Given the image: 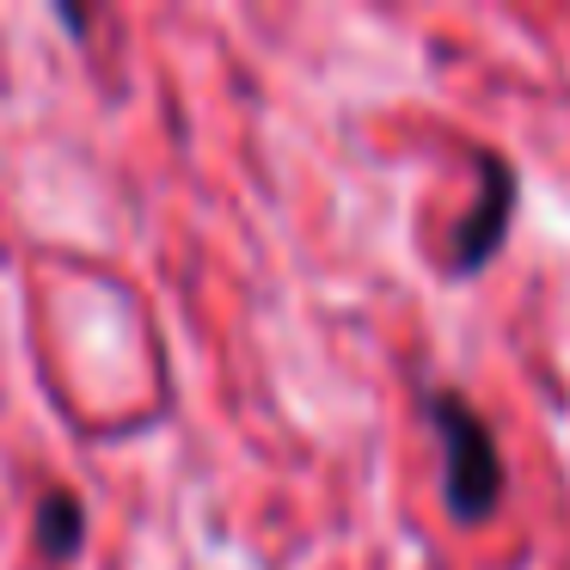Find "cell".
<instances>
[{
    "label": "cell",
    "mask_w": 570,
    "mask_h": 570,
    "mask_svg": "<svg viewBox=\"0 0 570 570\" xmlns=\"http://www.w3.org/2000/svg\"><path fill=\"white\" fill-rule=\"evenodd\" d=\"M31 540L50 564H68L87 540V503L75 491H43L38 497V515H31Z\"/></svg>",
    "instance_id": "cell-3"
},
{
    "label": "cell",
    "mask_w": 570,
    "mask_h": 570,
    "mask_svg": "<svg viewBox=\"0 0 570 570\" xmlns=\"http://www.w3.org/2000/svg\"><path fill=\"white\" fill-rule=\"evenodd\" d=\"M423 423H430L435 448H442V509H448V521H460V528L491 521L497 503H503L509 466H503V448H497L484 411L472 405L460 386H430V393H423Z\"/></svg>",
    "instance_id": "cell-1"
},
{
    "label": "cell",
    "mask_w": 570,
    "mask_h": 570,
    "mask_svg": "<svg viewBox=\"0 0 570 570\" xmlns=\"http://www.w3.org/2000/svg\"><path fill=\"white\" fill-rule=\"evenodd\" d=\"M472 173H479V197L472 209L454 222V239H448V276H472L497 258L509 222H515V203H521V173L503 160L497 148L472 154Z\"/></svg>",
    "instance_id": "cell-2"
},
{
    "label": "cell",
    "mask_w": 570,
    "mask_h": 570,
    "mask_svg": "<svg viewBox=\"0 0 570 570\" xmlns=\"http://www.w3.org/2000/svg\"><path fill=\"white\" fill-rule=\"evenodd\" d=\"M56 19H62L68 31H87V26H92V19H87V13H75V7H62V13H56Z\"/></svg>",
    "instance_id": "cell-4"
}]
</instances>
